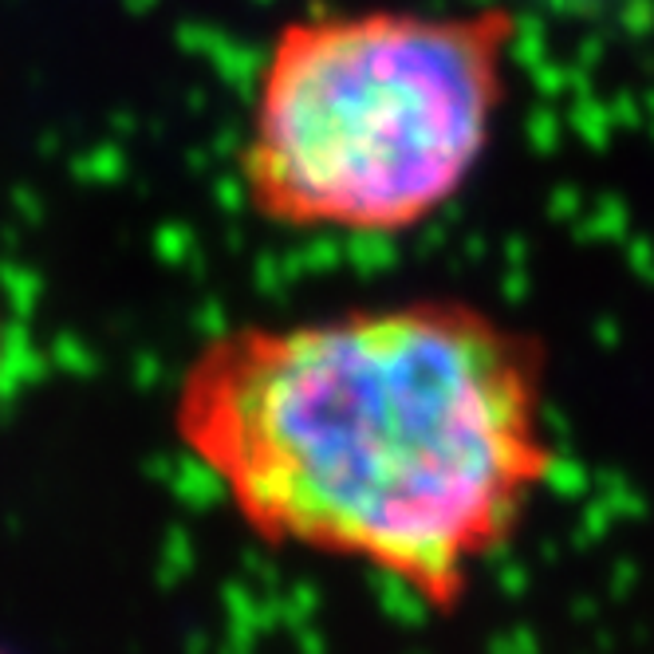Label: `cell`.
Wrapping results in <instances>:
<instances>
[{"label":"cell","mask_w":654,"mask_h":654,"mask_svg":"<svg viewBox=\"0 0 654 654\" xmlns=\"http://www.w3.org/2000/svg\"><path fill=\"white\" fill-rule=\"evenodd\" d=\"M170 423L257 541L363 564L434 615L556 469L541 339L449 296L225 327Z\"/></svg>","instance_id":"cell-1"},{"label":"cell","mask_w":654,"mask_h":654,"mask_svg":"<svg viewBox=\"0 0 654 654\" xmlns=\"http://www.w3.org/2000/svg\"><path fill=\"white\" fill-rule=\"evenodd\" d=\"M517 17L327 9L268 43L245 115V201L265 225L403 237L454 206L508 99Z\"/></svg>","instance_id":"cell-2"},{"label":"cell","mask_w":654,"mask_h":654,"mask_svg":"<svg viewBox=\"0 0 654 654\" xmlns=\"http://www.w3.org/2000/svg\"><path fill=\"white\" fill-rule=\"evenodd\" d=\"M4 370H9V327H4V308H0V395H4Z\"/></svg>","instance_id":"cell-3"},{"label":"cell","mask_w":654,"mask_h":654,"mask_svg":"<svg viewBox=\"0 0 654 654\" xmlns=\"http://www.w3.org/2000/svg\"><path fill=\"white\" fill-rule=\"evenodd\" d=\"M0 654H4V651H0Z\"/></svg>","instance_id":"cell-4"}]
</instances>
